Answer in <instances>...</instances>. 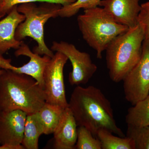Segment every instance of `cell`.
Here are the masks:
<instances>
[{
	"label": "cell",
	"instance_id": "9a60e30c",
	"mask_svg": "<svg viewBox=\"0 0 149 149\" xmlns=\"http://www.w3.org/2000/svg\"><path fill=\"white\" fill-rule=\"evenodd\" d=\"M65 109L46 102L37 112V114L42 125L44 134H53L61 120Z\"/></svg>",
	"mask_w": 149,
	"mask_h": 149
},
{
	"label": "cell",
	"instance_id": "ffe728a7",
	"mask_svg": "<svg viewBox=\"0 0 149 149\" xmlns=\"http://www.w3.org/2000/svg\"><path fill=\"white\" fill-rule=\"evenodd\" d=\"M75 149H102L98 139L93 136L90 130L83 126L77 128V139Z\"/></svg>",
	"mask_w": 149,
	"mask_h": 149
},
{
	"label": "cell",
	"instance_id": "7c38bea8",
	"mask_svg": "<svg viewBox=\"0 0 149 149\" xmlns=\"http://www.w3.org/2000/svg\"><path fill=\"white\" fill-rule=\"evenodd\" d=\"M15 55L16 57L26 56L29 58V60L27 63L21 67L14 66L11 70L31 76L44 88V71L50 60V57L47 55L41 57L40 55L32 52L29 46L24 42L16 49Z\"/></svg>",
	"mask_w": 149,
	"mask_h": 149
},
{
	"label": "cell",
	"instance_id": "ac0fdd59",
	"mask_svg": "<svg viewBox=\"0 0 149 149\" xmlns=\"http://www.w3.org/2000/svg\"><path fill=\"white\" fill-rule=\"evenodd\" d=\"M127 125L126 136L134 141L136 149H149V125L141 127Z\"/></svg>",
	"mask_w": 149,
	"mask_h": 149
},
{
	"label": "cell",
	"instance_id": "ba28073f",
	"mask_svg": "<svg viewBox=\"0 0 149 149\" xmlns=\"http://www.w3.org/2000/svg\"><path fill=\"white\" fill-rule=\"evenodd\" d=\"M51 49L64 54L71 62L72 70L68 76L71 85L79 86L86 84L97 70V67L93 63L90 55L80 52L73 44L64 41H54Z\"/></svg>",
	"mask_w": 149,
	"mask_h": 149
},
{
	"label": "cell",
	"instance_id": "6da1fadb",
	"mask_svg": "<svg viewBox=\"0 0 149 149\" xmlns=\"http://www.w3.org/2000/svg\"><path fill=\"white\" fill-rule=\"evenodd\" d=\"M68 107L77 126L85 127L95 137L101 129L119 137L126 136L116 124L110 102L97 87L76 86L71 94Z\"/></svg>",
	"mask_w": 149,
	"mask_h": 149
},
{
	"label": "cell",
	"instance_id": "8fae6325",
	"mask_svg": "<svg viewBox=\"0 0 149 149\" xmlns=\"http://www.w3.org/2000/svg\"><path fill=\"white\" fill-rule=\"evenodd\" d=\"M17 6H14L0 20V55L3 56L10 49H17L23 42L15 38L17 28L25 19L24 15L18 11Z\"/></svg>",
	"mask_w": 149,
	"mask_h": 149
},
{
	"label": "cell",
	"instance_id": "5bb4252c",
	"mask_svg": "<svg viewBox=\"0 0 149 149\" xmlns=\"http://www.w3.org/2000/svg\"><path fill=\"white\" fill-rule=\"evenodd\" d=\"M42 134L44 130L37 112L27 114L22 146L24 149H38L39 138Z\"/></svg>",
	"mask_w": 149,
	"mask_h": 149
},
{
	"label": "cell",
	"instance_id": "8992f818",
	"mask_svg": "<svg viewBox=\"0 0 149 149\" xmlns=\"http://www.w3.org/2000/svg\"><path fill=\"white\" fill-rule=\"evenodd\" d=\"M68 60L64 54L56 52L46 66L43 77L46 102L64 109L68 107L63 76V69Z\"/></svg>",
	"mask_w": 149,
	"mask_h": 149
},
{
	"label": "cell",
	"instance_id": "d6986e66",
	"mask_svg": "<svg viewBox=\"0 0 149 149\" xmlns=\"http://www.w3.org/2000/svg\"><path fill=\"white\" fill-rule=\"evenodd\" d=\"M102 0H76L70 4L62 6L59 10L58 16L62 18H69L74 16L81 9L84 10L99 6Z\"/></svg>",
	"mask_w": 149,
	"mask_h": 149
},
{
	"label": "cell",
	"instance_id": "44dd1931",
	"mask_svg": "<svg viewBox=\"0 0 149 149\" xmlns=\"http://www.w3.org/2000/svg\"><path fill=\"white\" fill-rule=\"evenodd\" d=\"M75 1L76 0H4L3 9L7 15L15 6L25 3H51L64 6L72 3Z\"/></svg>",
	"mask_w": 149,
	"mask_h": 149
},
{
	"label": "cell",
	"instance_id": "2e32d148",
	"mask_svg": "<svg viewBox=\"0 0 149 149\" xmlns=\"http://www.w3.org/2000/svg\"><path fill=\"white\" fill-rule=\"evenodd\" d=\"M125 122L127 125L133 126L149 125V93L145 98L128 109Z\"/></svg>",
	"mask_w": 149,
	"mask_h": 149
},
{
	"label": "cell",
	"instance_id": "4fadbf2b",
	"mask_svg": "<svg viewBox=\"0 0 149 149\" xmlns=\"http://www.w3.org/2000/svg\"><path fill=\"white\" fill-rule=\"evenodd\" d=\"M77 125L69 108L64 110L61 120L53 133L54 147L57 149H75Z\"/></svg>",
	"mask_w": 149,
	"mask_h": 149
},
{
	"label": "cell",
	"instance_id": "e0dca14e",
	"mask_svg": "<svg viewBox=\"0 0 149 149\" xmlns=\"http://www.w3.org/2000/svg\"><path fill=\"white\" fill-rule=\"evenodd\" d=\"M96 138L100 142L102 149H136L132 139L126 136H114L113 133L106 129L98 130Z\"/></svg>",
	"mask_w": 149,
	"mask_h": 149
},
{
	"label": "cell",
	"instance_id": "7a4b0ae2",
	"mask_svg": "<svg viewBox=\"0 0 149 149\" xmlns=\"http://www.w3.org/2000/svg\"><path fill=\"white\" fill-rule=\"evenodd\" d=\"M46 102L42 86L33 77L4 69L0 75V111L37 112Z\"/></svg>",
	"mask_w": 149,
	"mask_h": 149
},
{
	"label": "cell",
	"instance_id": "30bf717a",
	"mask_svg": "<svg viewBox=\"0 0 149 149\" xmlns=\"http://www.w3.org/2000/svg\"><path fill=\"white\" fill-rule=\"evenodd\" d=\"M140 0H102L99 6L104 9L118 24L132 28L138 24Z\"/></svg>",
	"mask_w": 149,
	"mask_h": 149
},
{
	"label": "cell",
	"instance_id": "7402d4cb",
	"mask_svg": "<svg viewBox=\"0 0 149 149\" xmlns=\"http://www.w3.org/2000/svg\"><path fill=\"white\" fill-rule=\"evenodd\" d=\"M138 22L143 31L145 40H149V1L141 5Z\"/></svg>",
	"mask_w": 149,
	"mask_h": 149
},
{
	"label": "cell",
	"instance_id": "cb8c5ba5",
	"mask_svg": "<svg viewBox=\"0 0 149 149\" xmlns=\"http://www.w3.org/2000/svg\"><path fill=\"white\" fill-rule=\"evenodd\" d=\"M4 0H0V19L4 17L6 15V14L4 11L3 9Z\"/></svg>",
	"mask_w": 149,
	"mask_h": 149
},
{
	"label": "cell",
	"instance_id": "3957f363",
	"mask_svg": "<svg viewBox=\"0 0 149 149\" xmlns=\"http://www.w3.org/2000/svg\"><path fill=\"white\" fill-rule=\"evenodd\" d=\"M145 36L139 24L114 38L106 49L110 78L114 83L123 81L141 59Z\"/></svg>",
	"mask_w": 149,
	"mask_h": 149
},
{
	"label": "cell",
	"instance_id": "277c9868",
	"mask_svg": "<svg viewBox=\"0 0 149 149\" xmlns=\"http://www.w3.org/2000/svg\"><path fill=\"white\" fill-rule=\"evenodd\" d=\"M77 24L83 39L95 51L98 58L112 41L129 28L118 24L101 7L84 10L77 17Z\"/></svg>",
	"mask_w": 149,
	"mask_h": 149
},
{
	"label": "cell",
	"instance_id": "d4e9b609",
	"mask_svg": "<svg viewBox=\"0 0 149 149\" xmlns=\"http://www.w3.org/2000/svg\"><path fill=\"white\" fill-rule=\"evenodd\" d=\"M4 69H2V68H0V75L2 74V73H3V72Z\"/></svg>",
	"mask_w": 149,
	"mask_h": 149
},
{
	"label": "cell",
	"instance_id": "603a6c76",
	"mask_svg": "<svg viewBox=\"0 0 149 149\" xmlns=\"http://www.w3.org/2000/svg\"><path fill=\"white\" fill-rule=\"evenodd\" d=\"M13 67V65L11 64L10 59L4 58L3 56L0 55V68L11 70Z\"/></svg>",
	"mask_w": 149,
	"mask_h": 149
},
{
	"label": "cell",
	"instance_id": "9c48e42d",
	"mask_svg": "<svg viewBox=\"0 0 149 149\" xmlns=\"http://www.w3.org/2000/svg\"><path fill=\"white\" fill-rule=\"evenodd\" d=\"M27 115L20 110L0 111V146L10 149H24L21 144Z\"/></svg>",
	"mask_w": 149,
	"mask_h": 149
},
{
	"label": "cell",
	"instance_id": "5b68a950",
	"mask_svg": "<svg viewBox=\"0 0 149 149\" xmlns=\"http://www.w3.org/2000/svg\"><path fill=\"white\" fill-rule=\"evenodd\" d=\"M61 7V5L51 3H44L40 6L35 3H25L18 6V11L24 15L25 19L17 28L16 40L22 41L26 37H30L37 44L33 49L34 53L52 57L53 51L45 42L44 27L49 19L58 16V10Z\"/></svg>",
	"mask_w": 149,
	"mask_h": 149
},
{
	"label": "cell",
	"instance_id": "52a82bcc",
	"mask_svg": "<svg viewBox=\"0 0 149 149\" xmlns=\"http://www.w3.org/2000/svg\"><path fill=\"white\" fill-rule=\"evenodd\" d=\"M126 100L134 105L149 93V40H144L141 59L123 80Z\"/></svg>",
	"mask_w": 149,
	"mask_h": 149
}]
</instances>
